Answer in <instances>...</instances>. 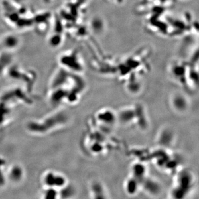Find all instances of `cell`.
<instances>
[{"instance_id": "cell-1", "label": "cell", "mask_w": 199, "mask_h": 199, "mask_svg": "<svg viewBox=\"0 0 199 199\" xmlns=\"http://www.w3.org/2000/svg\"><path fill=\"white\" fill-rule=\"evenodd\" d=\"M112 1H113V2H117V3H120L121 1H122V0H112Z\"/></svg>"}]
</instances>
